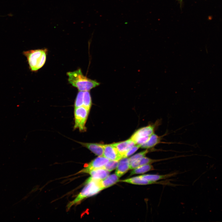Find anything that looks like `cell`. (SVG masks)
<instances>
[{
  "mask_svg": "<svg viewBox=\"0 0 222 222\" xmlns=\"http://www.w3.org/2000/svg\"><path fill=\"white\" fill-rule=\"evenodd\" d=\"M69 83L79 91H89L98 86L100 83L84 76L80 69L67 72Z\"/></svg>",
  "mask_w": 222,
  "mask_h": 222,
  "instance_id": "obj_1",
  "label": "cell"
},
{
  "mask_svg": "<svg viewBox=\"0 0 222 222\" xmlns=\"http://www.w3.org/2000/svg\"><path fill=\"white\" fill-rule=\"evenodd\" d=\"M101 180L91 177L85 183V186L76 198L68 204L67 210H68L73 205L79 204L84 199L96 194L103 190Z\"/></svg>",
  "mask_w": 222,
  "mask_h": 222,
  "instance_id": "obj_2",
  "label": "cell"
},
{
  "mask_svg": "<svg viewBox=\"0 0 222 222\" xmlns=\"http://www.w3.org/2000/svg\"><path fill=\"white\" fill-rule=\"evenodd\" d=\"M47 52V49L46 48L31 50L24 52L32 71H37L43 66L46 61Z\"/></svg>",
  "mask_w": 222,
  "mask_h": 222,
  "instance_id": "obj_3",
  "label": "cell"
},
{
  "mask_svg": "<svg viewBox=\"0 0 222 222\" xmlns=\"http://www.w3.org/2000/svg\"><path fill=\"white\" fill-rule=\"evenodd\" d=\"M89 111V110L83 106L74 108V130L78 129L81 132L86 130L85 124Z\"/></svg>",
  "mask_w": 222,
  "mask_h": 222,
  "instance_id": "obj_4",
  "label": "cell"
},
{
  "mask_svg": "<svg viewBox=\"0 0 222 222\" xmlns=\"http://www.w3.org/2000/svg\"><path fill=\"white\" fill-rule=\"evenodd\" d=\"M109 160L103 156H98L88 163L78 173H88L90 171L99 168H103Z\"/></svg>",
  "mask_w": 222,
  "mask_h": 222,
  "instance_id": "obj_5",
  "label": "cell"
},
{
  "mask_svg": "<svg viewBox=\"0 0 222 222\" xmlns=\"http://www.w3.org/2000/svg\"><path fill=\"white\" fill-rule=\"evenodd\" d=\"M103 156L110 160L119 161L123 157L113 144L103 145Z\"/></svg>",
  "mask_w": 222,
  "mask_h": 222,
  "instance_id": "obj_6",
  "label": "cell"
},
{
  "mask_svg": "<svg viewBox=\"0 0 222 222\" xmlns=\"http://www.w3.org/2000/svg\"><path fill=\"white\" fill-rule=\"evenodd\" d=\"M155 126L154 125L151 124L138 129L134 133L130 138L135 143L136 141L138 138L150 137L154 133Z\"/></svg>",
  "mask_w": 222,
  "mask_h": 222,
  "instance_id": "obj_7",
  "label": "cell"
},
{
  "mask_svg": "<svg viewBox=\"0 0 222 222\" xmlns=\"http://www.w3.org/2000/svg\"><path fill=\"white\" fill-rule=\"evenodd\" d=\"M113 144L123 157H124L129 150L136 145L134 142L130 138L124 141Z\"/></svg>",
  "mask_w": 222,
  "mask_h": 222,
  "instance_id": "obj_8",
  "label": "cell"
},
{
  "mask_svg": "<svg viewBox=\"0 0 222 222\" xmlns=\"http://www.w3.org/2000/svg\"><path fill=\"white\" fill-rule=\"evenodd\" d=\"M120 181L138 185H146L154 184H164L166 182L149 181L141 177L139 175L122 180Z\"/></svg>",
  "mask_w": 222,
  "mask_h": 222,
  "instance_id": "obj_9",
  "label": "cell"
},
{
  "mask_svg": "<svg viewBox=\"0 0 222 222\" xmlns=\"http://www.w3.org/2000/svg\"><path fill=\"white\" fill-rule=\"evenodd\" d=\"M129 169V158L123 157L119 161L115 173L120 178L125 174Z\"/></svg>",
  "mask_w": 222,
  "mask_h": 222,
  "instance_id": "obj_10",
  "label": "cell"
},
{
  "mask_svg": "<svg viewBox=\"0 0 222 222\" xmlns=\"http://www.w3.org/2000/svg\"><path fill=\"white\" fill-rule=\"evenodd\" d=\"M98 156H103L104 152L103 144L97 143H84L78 142Z\"/></svg>",
  "mask_w": 222,
  "mask_h": 222,
  "instance_id": "obj_11",
  "label": "cell"
},
{
  "mask_svg": "<svg viewBox=\"0 0 222 222\" xmlns=\"http://www.w3.org/2000/svg\"><path fill=\"white\" fill-rule=\"evenodd\" d=\"M163 160V159H153L145 156L130 164V169H133L141 166L152 164Z\"/></svg>",
  "mask_w": 222,
  "mask_h": 222,
  "instance_id": "obj_12",
  "label": "cell"
},
{
  "mask_svg": "<svg viewBox=\"0 0 222 222\" xmlns=\"http://www.w3.org/2000/svg\"><path fill=\"white\" fill-rule=\"evenodd\" d=\"M119 177L115 173L108 175L105 179L101 180L103 189L109 187L119 181Z\"/></svg>",
  "mask_w": 222,
  "mask_h": 222,
  "instance_id": "obj_13",
  "label": "cell"
},
{
  "mask_svg": "<svg viewBox=\"0 0 222 222\" xmlns=\"http://www.w3.org/2000/svg\"><path fill=\"white\" fill-rule=\"evenodd\" d=\"M161 142V137L154 133L150 137L148 141L141 145V147L146 149L153 148L159 143Z\"/></svg>",
  "mask_w": 222,
  "mask_h": 222,
  "instance_id": "obj_14",
  "label": "cell"
},
{
  "mask_svg": "<svg viewBox=\"0 0 222 222\" xmlns=\"http://www.w3.org/2000/svg\"><path fill=\"white\" fill-rule=\"evenodd\" d=\"M110 172L102 168L94 169L90 171L88 173L91 177L96 179L102 180L109 174Z\"/></svg>",
  "mask_w": 222,
  "mask_h": 222,
  "instance_id": "obj_15",
  "label": "cell"
},
{
  "mask_svg": "<svg viewBox=\"0 0 222 222\" xmlns=\"http://www.w3.org/2000/svg\"><path fill=\"white\" fill-rule=\"evenodd\" d=\"M175 173H171L164 175L145 174L139 175L141 177L146 180L157 181L160 180L166 179L175 175Z\"/></svg>",
  "mask_w": 222,
  "mask_h": 222,
  "instance_id": "obj_16",
  "label": "cell"
},
{
  "mask_svg": "<svg viewBox=\"0 0 222 222\" xmlns=\"http://www.w3.org/2000/svg\"><path fill=\"white\" fill-rule=\"evenodd\" d=\"M154 170L155 169L151 164L145 165L133 169L130 173V175L143 174Z\"/></svg>",
  "mask_w": 222,
  "mask_h": 222,
  "instance_id": "obj_17",
  "label": "cell"
},
{
  "mask_svg": "<svg viewBox=\"0 0 222 222\" xmlns=\"http://www.w3.org/2000/svg\"><path fill=\"white\" fill-rule=\"evenodd\" d=\"M89 91H84L83 106L90 110L92 105V99Z\"/></svg>",
  "mask_w": 222,
  "mask_h": 222,
  "instance_id": "obj_18",
  "label": "cell"
},
{
  "mask_svg": "<svg viewBox=\"0 0 222 222\" xmlns=\"http://www.w3.org/2000/svg\"><path fill=\"white\" fill-rule=\"evenodd\" d=\"M149 151V149H146L145 150L140 152L131 156L129 158L130 164L146 156V155Z\"/></svg>",
  "mask_w": 222,
  "mask_h": 222,
  "instance_id": "obj_19",
  "label": "cell"
},
{
  "mask_svg": "<svg viewBox=\"0 0 222 222\" xmlns=\"http://www.w3.org/2000/svg\"><path fill=\"white\" fill-rule=\"evenodd\" d=\"M119 161L109 160L103 166L105 169L109 172H111L116 169L118 163Z\"/></svg>",
  "mask_w": 222,
  "mask_h": 222,
  "instance_id": "obj_20",
  "label": "cell"
},
{
  "mask_svg": "<svg viewBox=\"0 0 222 222\" xmlns=\"http://www.w3.org/2000/svg\"><path fill=\"white\" fill-rule=\"evenodd\" d=\"M83 94L84 91L78 92L74 102V108L83 106Z\"/></svg>",
  "mask_w": 222,
  "mask_h": 222,
  "instance_id": "obj_21",
  "label": "cell"
},
{
  "mask_svg": "<svg viewBox=\"0 0 222 222\" xmlns=\"http://www.w3.org/2000/svg\"><path fill=\"white\" fill-rule=\"evenodd\" d=\"M141 147L140 145L136 144L132 147L125 154L124 157H126L131 155L134 153L137 150Z\"/></svg>",
  "mask_w": 222,
  "mask_h": 222,
  "instance_id": "obj_22",
  "label": "cell"
},
{
  "mask_svg": "<svg viewBox=\"0 0 222 222\" xmlns=\"http://www.w3.org/2000/svg\"><path fill=\"white\" fill-rule=\"evenodd\" d=\"M178 0L179 1V2H180V3H182V0Z\"/></svg>",
  "mask_w": 222,
  "mask_h": 222,
  "instance_id": "obj_23",
  "label": "cell"
}]
</instances>
